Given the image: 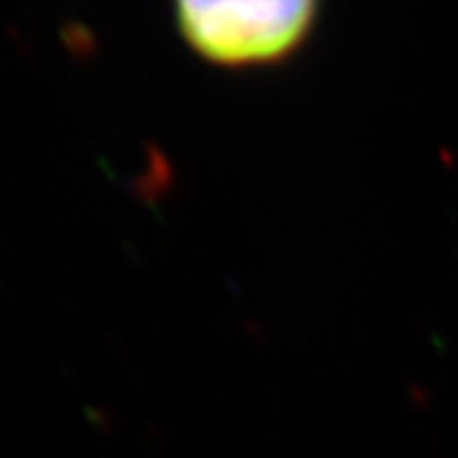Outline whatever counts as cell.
Returning a JSON list of instances; mask_svg holds the SVG:
<instances>
[{"label":"cell","instance_id":"obj_1","mask_svg":"<svg viewBox=\"0 0 458 458\" xmlns=\"http://www.w3.org/2000/svg\"><path fill=\"white\" fill-rule=\"evenodd\" d=\"M324 0H174L181 41L204 64L255 72L291 62L309 47Z\"/></svg>","mask_w":458,"mask_h":458}]
</instances>
